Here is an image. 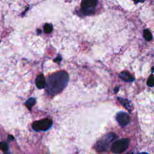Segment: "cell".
I'll list each match as a JSON object with an SVG mask.
<instances>
[{"mask_svg":"<svg viewBox=\"0 0 154 154\" xmlns=\"http://www.w3.org/2000/svg\"><path fill=\"white\" fill-rule=\"evenodd\" d=\"M69 80L68 74L63 70L51 74L46 81L47 92L51 96L60 93L66 87Z\"/></svg>","mask_w":154,"mask_h":154,"instance_id":"6da1fadb","label":"cell"},{"mask_svg":"<svg viewBox=\"0 0 154 154\" xmlns=\"http://www.w3.org/2000/svg\"><path fill=\"white\" fill-rule=\"evenodd\" d=\"M116 138V134L113 132H110L104 136L99 140L95 145V149L98 152L107 151L110 147L111 143Z\"/></svg>","mask_w":154,"mask_h":154,"instance_id":"7a4b0ae2","label":"cell"},{"mask_svg":"<svg viewBox=\"0 0 154 154\" xmlns=\"http://www.w3.org/2000/svg\"><path fill=\"white\" fill-rule=\"evenodd\" d=\"M130 143L129 138H122L116 141L111 146V151L115 154H120L126 151Z\"/></svg>","mask_w":154,"mask_h":154,"instance_id":"3957f363","label":"cell"},{"mask_svg":"<svg viewBox=\"0 0 154 154\" xmlns=\"http://www.w3.org/2000/svg\"><path fill=\"white\" fill-rule=\"evenodd\" d=\"M52 125V120L49 119H44L34 122L32 124V128L36 131H45L49 130Z\"/></svg>","mask_w":154,"mask_h":154,"instance_id":"277c9868","label":"cell"},{"mask_svg":"<svg viewBox=\"0 0 154 154\" xmlns=\"http://www.w3.org/2000/svg\"><path fill=\"white\" fill-rule=\"evenodd\" d=\"M98 4L96 0H86L83 1L81 4V9L83 14L86 15L91 14L94 11Z\"/></svg>","mask_w":154,"mask_h":154,"instance_id":"5b68a950","label":"cell"},{"mask_svg":"<svg viewBox=\"0 0 154 154\" xmlns=\"http://www.w3.org/2000/svg\"><path fill=\"white\" fill-rule=\"evenodd\" d=\"M116 120L121 126H125L130 122V118L127 113L125 112H119L116 115Z\"/></svg>","mask_w":154,"mask_h":154,"instance_id":"8992f818","label":"cell"},{"mask_svg":"<svg viewBox=\"0 0 154 154\" xmlns=\"http://www.w3.org/2000/svg\"><path fill=\"white\" fill-rule=\"evenodd\" d=\"M36 84L38 88H43L46 87V80L43 75L37 76L36 80Z\"/></svg>","mask_w":154,"mask_h":154,"instance_id":"52a82bcc","label":"cell"},{"mask_svg":"<svg viewBox=\"0 0 154 154\" xmlns=\"http://www.w3.org/2000/svg\"><path fill=\"white\" fill-rule=\"evenodd\" d=\"M119 77L124 81L131 82L134 80L132 76L128 72H122L119 74Z\"/></svg>","mask_w":154,"mask_h":154,"instance_id":"ba28073f","label":"cell"},{"mask_svg":"<svg viewBox=\"0 0 154 154\" xmlns=\"http://www.w3.org/2000/svg\"><path fill=\"white\" fill-rule=\"evenodd\" d=\"M36 104V99L34 98H30L28 99L26 103H25V104H26V106L27 107V108L29 109V110H31V107H33L34 104Z\"/></svg>","mask_w":154,"mask_h":154,"instance_id":"9c48e42d","label":"cell"},{"mask_svg":"<svg viewBox=\"0 0 154 154\" xmlns=\"http://www.w3.org/2000/svg\"><path fill=\"white\" fill-rule=\"evenodd\" d=\"M143 36L145 38V39L147 41H151L152 38V35L151 32L149 31V30H145L144 31Z\"/></svg>","mask_w":154,"mask_h":154,"instance_id":"30bf717a","label":"cell"},{"mask_svg":"<svg viewBox=\"0 0 154 154\" xmlns=\"http://www.w3.org/2000/svg\"><path fill=\"white\" fill-rule=\"evenodd\" d=\"M8 143L6 142H0V150L3 151V152H6L8 150Z\"/></svg>","mask_w":154,"mask_h":154,"instance_id":"8fae6325","label":"cell"},{"mask_svg":"<svg viewBox=\"0 0 154 154\" xmlns=\"http://www.w3.org/2000/svg\"><path fill=\"white\" fill-rule=\"evenodd\" d=\"M53 30V25L49 24H46L44 26V31L47 33H49Z\"/></svg>","mask_w":154,"mask_h":154,"instance_id":"7c38bea8","label":"cell"},{"mask_svg":"<svg viewBox=\"0 0 154 154\" xmlns=\"http://www.w3.org/2000/svg\"><path fill=\"white\" fill-rule=\"evenodd\" d=\"M147 86H149V87H154V76L153 75H151L148 78V80H147Z\"/></svg>","mask_w":154,"mask_h":154,"instance_id":"4fadbf2b","label":"cell"},{"mask_svg":"<svg viewBox=\"0 0 154 154\" xmlns=\"http://www.w3.org/2000/svg\"><path fill=\"white\" fill-rule=\"evenodd\" d=\"M120 100L122 101H121V102H122V104L125 105V107H126L127 109H128V110H131L130 109V108H129V107H130V104H127V103H128V101L126 100V102H125V99H124V100H123L122 99H120Z\"/></svg>","mask_w":154,"mask_h":154,"instance_id":"5bb4252c","label":"cell"},{"mask_svg":"<svg viewBox=\"0 0 154 154\" xmlns=\"http://www.w3.org/2000/svg\"><path fill=\"white\" fill-rule=\"evenodd\" d=\"M138 154H148L147 153H146V152H142V153H140Z\"/></svg>","mask_w":154,"mask_h":154,"instance_id":"9a60e30c","label":"cell"},{"mask_svg":"<svg viewBox=\"0 0 154 154\" xmlns=\"http://www.w3.org/2000/svg\"><path fill=\"white\" fill-rule=\"evenodd\" d=\"M127 154H133V153H127Z\"/></svg>","mask_w":154,"mask_h":154,"instance_id":"2e32d148","label":"cell"}]
</instances>
